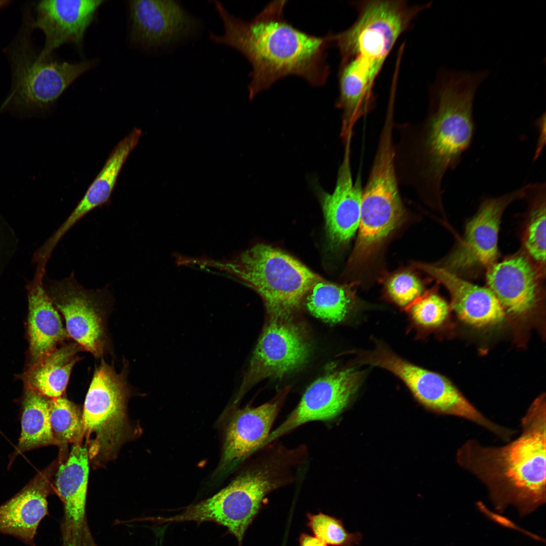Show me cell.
<instances>
[{"label": "cell", "mask_w": 546, "mask_h": 546, "mask_svg": "<svg viewBox=\"0 0 546 546\" xmlns=\"http://www.w3.org/2000/svg\"><path fill=\"white\" fill-rule=\"evenodd\" d=\"M489 73L441 69L430 89L425 119L395 124L398 139L395 165L399 185L439 210L445 174L457 167L472 142L475 96Z\"/></svg>", "instance_id": "obj_1"}, {"label": "cell", "mask_w": 546, "mask_h": 546, "mask_svg": "<svg viewBox=\"0 0 546 546\" xmlns=\"http://www.w3.org/2000/svg\"><path fill=\"white\" fill-rule=\"evenodd\" d=\"M352 139L343 143L344 155L339 167L335 188L326 192L319 187L315 190L320 200L328 238L338 246L349 241L358 228L362 187L361 178L354 180L351 166Z\"/></svg>", "instance_id": "obj_15"}, {"label": "cell", "mask_w": 546, "mask_h": 546, "mask_svg": "<svg viewBox=\"0 0 546 546\" xmlns=\"http://www.w3.org/2000/svg\"><path fill=\"white\" fill-rule=\"evenodd\" d=\"M363 377V372L349 368L328 374L315 380L306 390L295 408L270 433L259 448L305 423L335 418L348 405Z\"/></svg>", "instance_id": "obj_12"}, {"label": "cell", "mask_w": 546, "mask_h": 546, "mask_svg": "<svg viewBox=\"0 0 546 546\" xmlns=\"http://www.w3.org/2000/svg\"><path fill=\"white\" fill-rule=\"evenodd\" d=\"M128 394L122 375L102 360L94 372L82 413L90 457L110 455L124 439Z\"/></svg>", "instance_id": "obj_8"}, {"label": "cell", "mask_w": 546, "mask_h": 546, "mask_svg": "<svg viewBox=\"0 0 546 546\" xmlns=\"http://www.w3.org/2000/svg\"><path fill=\"white\" fill-rule=\"evenodd\" d=\"M307 526L314 536L328 545L355 546L362 535L359 532L350 533L345 528L341 519L322 512L308 513Z\"/></svg>", "instance_id": "obj_30"}, {"label": "cell", "mask_w": 546, "mask_h": 546, "mask_svg": "<svg viewBox=\"0 0 546 546\" xmlns=\"http://www.w3.org/2000/svg\"><path fill=\"white\" fill-rule=\"evenodd\" d=\"M411 314L418 325L425 327L440 325L446 318L449 306L439 296L427 293L419 296L411 304Z\"/></svg>", "instance_id": "obj_31"}, {"label": "cell", "mask_w": 546, "mask_h": 546, "mask_svg": "<svg viewBox=\"0 0 546 546\" xmlns=\"http://www.w3.org/2000/svg\"><path fill=\"white\" fill-rule=\"evenodd\" d=\"M43 271L40 269L28 288L29 350L33 363L54 351L68 336L58 310L42 286Z\"/></svg>", "instance_id": "obj_24"}, {"label": "cell", "mask_w": 546, "mask_h": 546, "mask_svg": "<svg viewBox=\"0 0 546 546\" xmlns=\"http://www.w3.org/2000/svg\"><path fill=\"white\" fill-rule=\"evenodd\" d=\"M292 317L268 316L241 393L265 378H283L306 362L309 343L303 329Z\"/></svg>", "instance_id": "obj_10"}, {"label": "cell", "mask_w": 546, "mask_h": 546, "mask_svg": "<svg viewBox=\"0 0 546 546\" xmlns=\"http://www.w3.org/2000/svg\"><path fill=\"white\" fill-rule=\"evenodd\" d=\"M518 436L500 446L476 439L457 449V465L486 488L496 509L513 506L521 515L533 512L546 498V404L537 397L520 420Z\"/></svg>", "instance_id": "obj_3"}, {"label": "cell", "mask_w": 546, "mask_h": 546, "mask_svg": "<svg viewBox=\"0 0 546 546\" xmlns=\"http://www.w3.org/2000/svg\"><path fill=\"white\" fill-rule=\"evenodd\" d=\"M82 538L71 532L64 533V546H84Z\"/></svg>", "instance_id": "obj_34"}, {"label": "cell", "mask_w": 546, "mask_h": 546, "mask_svg": "<svg viewBox=\"0 0 546 546\" xmlns=\"http://www.w3.org/2000/svg\"><path fill=\"white\" fill-rule=\"evenodd\" d=\"M299 546H328L322 541L315 537L305 533L300 534L299 538Z\"/></svg>", "instance_id": "obj_33"}, {"label": "cell", "mask_w": 546, "mask_h": 546, "mask_svg": "<svg viewBox=\"0 0 546 546\" xmlns=\"http://www.w3.org/2000/svg\"><path fill=\"white\" fill-rule=\"evenodd\" d=\"M523 199L529 202V221L524 245L531 257L540 264L545 261V184L531 183L523 187Z\"/></svg>", "instance_id": "obj_28"}, {"label": "cell", "mask_w": 546, "mask_h": 546, "mask_svg": "<svg viewBox=\"0 0 546 546\" xmlns=\"http://www.w3.org/2000/svg\"><path fill=\"white\" fill-rule=\"evenodd\" d=\"M523 188L484 199L475 214L467 222L465 237L447 258L449 271H464L476 266L488 267L498 256V237L502 217L512 203L523 199Z\"/></svg>", "instance_id": "obj_13"}, {"label": "cell", "mask_w": 546, "mask_h": 546, "mask_svg": "<svg viewBox=\"0 0 546 546\" xmlns=\"http://www.w3.org/2000/svg\"><path fill=\"white\" fill-rule=\"evenodd\" d=\"M356 361L391 372L422 404L436 413L470 422L499 439L507 434L506 427L483 414L445 377L404 360L382 343H377L372 350L357 352Z\"/></svg>", "instance_id": "obj_7"}, {"label": "cell", "mask_w": 546, "mask_h": 546, "mask_svg": "<svg viewBox=\"0 0 546 546\" xmlns=\"http://www.w3.org/2000/svg\"><path fill=\"white\" fill-rule=\"evenodd\" d=\"M48 293L65 318L68 336L82 349L101 356L106 345L108 291L85 289L72 272L69 277L51 284Z\"/></svg>", "instance_id": "obj_11"}, {"label": "cell", "mask_w": 546, "mask_h": 546, "mask_svg": "<svg viewBox=\"0 0 546 546\" xmlns=\"http://www.w3.org/2000/svg\"><path fill=\"white\" fill-rule=\"evenodd\" d=\"M58 463L54 462L0 505V533L13 536L29 546H34L39 524L48 515L47 497Z\"/></svg>", "instance_id": "obj_17"}, {"label": "cell", "mask_w": 546, "mask_h": 546, "mask_svg": "<svg viewBox=\"0 0 546 546\" xmlns=\"http://www.w3.org/2000/svg\"><path fill=\"white\" fill-rule=\"evenodd\" d=\"M231 268L261 297L268 316H293L312 287L323 280L292 256L264 244L243 252Z\"/></svg>", "instance_id": "obj_5"}, {"label": "cell", "mask_w": 546, "mask_h": 546, "mask_svg": "<svg viewBox=\"0 0 546 546\" xmlns=\"http://www.w3.org/2000/svg\"><path fill=\"white\" fill-rule=\"evenodd\" d=\"M8 3L7 1H0V8L4 7Z\"/></svg>", "instance_id": "obj_35"}, {"label": "cell", "mask_w": 546, "mask_h": 546, "mask_svg": "<svg viewBox=\"0 0 546 546\" xmlns=\"http://www.w3.org/2000/svg\"><path fill=\"white\" fill-rule=\"evenodd\" d=\"M97 63L92 59L76 63L42 60L23 54L17 57L13 90L1 108L32 114L51 107L67 88Z\"/></svg>", "instance_id": "obj_9"}, {"label": "cell", "mask_w": 546, "mask_h": 546, "mask_svg": "<svg viewBox=\"0 0 546 546\" xmlns=\"http://www.w3.org/2000/svg\"><path fill=\"white\" fill-rule=\"evenodd\" d=\"M103 0L40 1L37 7L36 27L44 34L39 60L51 56L61 46L71 43L80 48Z\"/></svg>", "instance_id": "obj_16"}, {"label": "cell", "mask_w": 546, "mask_h": 546, "mask_svg": "<svg viewBox=\"0 0 546 546\" xmlns=\"http://www.w3.org/2000/svg\"><path fill=\"white\" fill-rule=\"evenodd\" d=\"M416 266L432 276L447 289L452 308L465 323L482 327L497 324L504 319L506 311L488 288L463 280L443 267L424 263H417Z\"/></svg>", "instance_id": "obj_19"}, {"label": "cell", "mask_w": 546, "mask_h": 546, "mask_svg": "<svg viewBox=\"0 0 546 546\" xmlns=\"http://www.w3.org/2000/svg\"><path fill=\"white\" fill-rule=\"evenodd\" d=\"M388 293L393 300L401 306L409 305L419 297L422 291L420 281L413 274L401 272L394 276L388 283Z\"/></svg>", "instance_id": "obj_32"}, {"label": "cell", "mask_w": 546, "mask_h": 546, "mask_svg": "<svg viewBox=\"0 0 546 546\" xmlns=\"http://www.w3.org/2000/svg\"><path fill=\"white\" fill-rule=\"evenodd\" d=\"M213 2L224 32L221 35L210 32L209 38L236 49L249 62L250 100L289 75L301 77L314 86L326 83L330 74L328 35L310 34L288 22L284 15L287 1L270 2L247 21L231 14L219 1Z\"/></svg>", "instance_id": "obj_2"}, {"label": "cell", "mask_w": 546, "mask_h": 546, "mask_svg": "<svg viewBox=\"0 0 546 546\" xmlns=\"http://www.w3.org/2000/svg\"><path fill=\"white\" fill-rule=\"evenodd\" d=\"M282 546H285V542H284L283 545Z\"/></svg>", "instance_id": "obj_36"}, {"label": "cell", "mask_w": 546, "mask_h": 546, "mask_svg": "<svg viewBox=\"0 0 546 546\" xmlns=\"http://www.w3.org/2000/svg\"><path fill=\"white\" fill-rule=\"evenodd\" d=\"M50 421L56 445L81 442L84 436L82 415L73 403L62 396L50 399Z\"/></svg>", "instance_id": "obj_29"}, {"label": "cell", "mask_w": 546, "mask_h": 546, "mask_svg": "<svg viewBox=\"0 0 546 546\" xmlns=\"http://www.w3.org/2000/svg\"><path fill=\"white\" fill-rule=\"evenodd\" d=\"M307 306L315 316L331 323L343 320L350 311L354 294L350 288L324 281L316 283L307 294Z\"/></svg>", "instance_id": "obj_27"}, {"label": "cell", "mask_w": 546, "mask_h": 546, "mask_svg": "<svg viewBox=\"0 0 546 546\" xmlns=\"http://www.w3.org/2000/svg\"><path fill=\"white\" fill-rule=\"evenodd\" d=\"M357 17L348 28L328 33L331 44L338 50L343 64L354 57L380 69L401 34L430 4L411 5L404 1L355 2Z\"/></svg>", "instance_id": "obj_6"}, {"label": "cell", "mask_w": 546, "mask_h": 546, "mask_svg": "<svg viewBox=\"0 0 546 546\" xmlns=\"http://www.w3.org/2000/svg\"><path fill=\"white\" fill-rule=\"evenodd\" d=\"M488 288L505 311L521 315L531 311L538 301V276L530 261L518 255L494 262L486 275Z\"/></svg>", "instance_id": "obj_20"}, {"label": "cell", "mask_w": 546, "mask_h": 546, "mask_svg": "<svg viewBox=\"0 0 546 546\" xmlns=\"http://www.w3.org/2000/svg\"><path fill=\"white\" fill-rule=\"evenodd\" d=\"M290 481L287 467L279 457L271 455L241 473L213 496L168 517L154 518L163 524L210 522L226 527L242 546L245 533L272 491Z\"/></svg>", "instance_id": "obj_4"}, {"label": "cell", "mask_w": 546, "mask_h": 546, "mask_svg": "<svg viewBox=\"0 0 546 546\" xmlns=\"http://www.w3.org/2000/svg\"><path fill=\"white\" fill-rule=\"evenodd\" d=\"M50 399L28 387L23 401L21 432L15 456L39 447L55 444L50 421Z\"/></svg>", "instance_id": "obj_26"}, {"label": "cell", "mask_w": 546, "mask_h": 546, "mask_svg": "<svg viewBox=\"0 0 546 546\" xmlns=\"http://www.w3.org/2000/svg\"><path fill=\"white\" fill-rule=\"evenodd\" d=\"M288 390H280L271 400L258 406L235 412L226 428L219 470L258 449L270 434Z\"/></svg>", "instance_id": "obj_18"}, {"label": "cell", "mask_w": 546, "mask_h": 546, "mask_svg": "<svg viewBox=\"0 0 546 546\" xmlns=\"http://www.w3.org/2000/svg\"><path fill=\"white\" fill-rule=\"evenodd\" d=\"M81 349L76 343L65 344L33 363L25 375L27 387L50 399L61 396Z\"/></svg>", "instance_id": "obj_25"}, {"label": "cell", "mask_w": 546, "mask_h": 546, "mask_svg": "<svg viewBox=\"0 0 546 546\" xmlns=\"http://www.w3.org/2000/svg\"><path fill=\"white\" fill-rule=\"evenodd\" d=\"M88 458L86 446L74 444L68 458L59 462L55 477V490L64 507V531L78 535L86 532Z\"/></svg>", "instance_id": "obj_22"}, {"label": "cell", "mask_w": 546, "mask_h": 546, "mask_svg": "<svg viewBox=\"0 0 546 546\" xmlns=\"http://www.w3.org/2000/svg\"><path fill=\"white\" fill-rule=\"evenodd\" d=\"M142 134L141 129L134 128L114 147L81 200L48 240L51 246L55 247L66 233L88 213L109 201L120 172Z\"/></svg>", "instance_id": "obj_23"}, {"label": "cell", "mask_w": 546, "mask_h": 546, "mask_svg": "<svg viewBox=\"0 0 546 546\" xmlns=\"http://www.w3.org/2000/svg\"><path fill=\"white\" fill-rule=\"evenodd\" d=\"M380 72L371 63L359 57L340 64L339 93L335 105L342 112L340 137L343 143L353 138L356 123L373 109V86Z\"/></svg>", "instance_id": "obj_21"}, {"label": "cell", "mask_w": 546, "mask_h": 546, "mask_svg": "<svg viewBox=\"0 0 546 546\" xmlns=\"http://www.w3.org/2000/svg\"><path fill=\"white\" fill-rule=\"evenodd\" d=\"M126 6L130 43L142 50L175 43L199 27L198 20L177 1L133 0Z\"/></svg>", "instance_id": "obj_14"}]
</instances>
